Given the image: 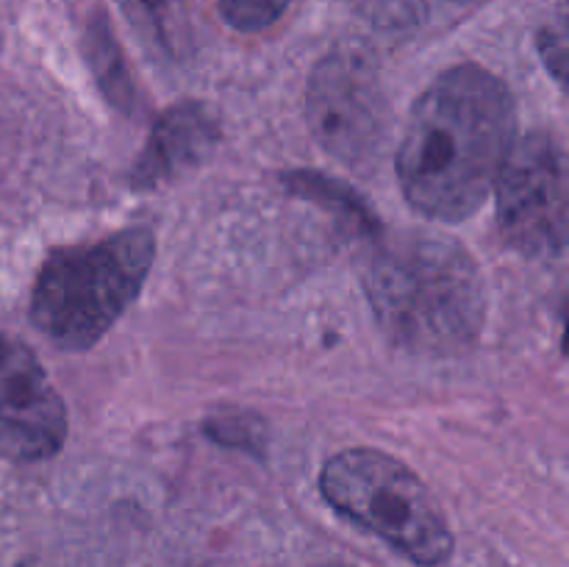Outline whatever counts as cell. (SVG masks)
I'll return each mask as SVG.
<instances>
[{"label":"cell","instance_id":"11","mask_svg":"<svg viewBox=\"0 0 569 567\" xmlns=\"http://www.w3.org/2000/svg\"><path fill=\"white\" fill-rule=\"evenodd\" d=\"M120 6L128 14V20H131L150 42H156L159 48H164L167 53H170L172 42H176L181 0H120Z\"/></svg>","mask_w":569,"mask_h":567},{"label":"cell","instance_id":"3","mask_svg":"<svg viewBox=\"0 0 569 567\" xmlns=\"http://www.w3.org/2000/svg\"><path fill=\"white\" fill-rule=\"evenodd\" d=\"M153 259L148 228L53 250L33 284V326L67 350L92 348L142 292Z\"/></svg>","mask_w":569,"mask_h":567},{"label":"cell","instance_id":"8","mask_svg":"<svg viewBox=\"0 0 569 567\" xmlns=\"http://www.w3.org/2000/svg\"><path fill=\"white\" fill-rule=\"evenodd\" d=\"M220 139L214 115L203 103H178L156 120L142 153L131 167L133 189H156L181 172L194 170Z\"/></svg>","mask_w":569,"mask_h":567},{"label":"cell","instance_id":"9","mask_svg":"<svg viewBox=\"0 0 569 567\" xmlns=\"http://www.w3.org/2000/svg\"><path fill=\"white\" fill-rule=\"evenodd\" d=\"M283 183H287L295 195H300V198L315 200V203L337 211L339 217H348L350 222H356V226L365 228V231H378V220L370 211V206H367L353 189L345 187L342 181L317 176L315 170H298L292 172V176L283 178Z\"/></svg>","mask_w":569,"mask_h":567},{"label":"cell","instance_id":"2","mask_svg":"<svg viewBox=\"0 0 569 567\" xmlns=\"http://www.w3.org/2000/svg\"><path fill=\"white\" fill-rule=\"evenodd\" d=\"M365 289L387 337L411 354H459L487 322L481 270L450 237L395 233L372 250Z\"/></svg>","mask_w":569,"mask_h":567},{"label":"cell","instance_id":"6","mask_svg":"<svg viewBox=\"0 0 569 567\" xmlns=\"http://www.w3.org/2000/svg\"><path fill=\"white\" fill-rule=\"evenodd\" d=\"M317 142L342 165H367L387 139L389 109L376 64L361 50H337L317 64L306 92Z\"/></svg>","mask_w":569,"mask_h":567},{"label":"cell","instance_id":"7","mask_svg":"<svg viewBox=\"0 0 569 567\" xmlns=\"http://www.w3.org/2000/svg\"><path fill=\"white\" fill-rule=\"evenodd\" d=\"M67 406L22 339L0 334V456L44 461L64 448Z\"/></svg>","mask_w":569,"mask_h":567},{"label":"cell","instance_id":"4","mask_svg":"<svg viewBox=\"0 0 569 567\" xmlns=\"http://www.w3.org/2000/svg\"><path fill=\"white\" fill-rule=\"evenodd\" d=\"M322 498L422 567L453 554V534L431 489L415 470L376 448L331 456L320 472Z\"/></svg>","mask_w":569,"mask_h":567},{"label":"cell","instance_id":"5","mask_svg":"<svg viewBox=\"0 0 569 567\" xmlns=\"http://www.w3.org/2000/svg\"><path fill=\"white\" fill-rule=\"evenodd\" d=\"M498 226L528 259H556L567 245V161L550 133L515 139L498 172Z\"/></svg>","mask_w":569,"mask_h":567},{"label":"cell","instance_id":"10","mask_svg":"<svg viewBox=\"0 0 569 567\" xmlns=\"http://www.w3.org/2000/svg\"><path fill=\"white\" fill-rule=\"evenodd\" d=\"M87 56L92 64L94 76H98L100 87H103L106 98L117 103L120 109H131L133 103V87L128 81V70L122 64L120 48H117L114 37L109 31V22L94 20L87 33Z\"/></svg>","mask_w":569,"mask_h":567},{"label":"cell","instance_id":"14","mask_svg":"<svg viewBox=\"0 0 569 567\" xmlns=\"http://www.w3.org/2000/svg\"><path fill=\"white\" fill-rule=\"evenodd\" d=\"M539 50H542L545 64L556 76V81H565V64H567V28L559 22L556 28L539 33Z\"/></svg>","mask_w":569,"mask_h":567},{"label":"cell","instance_id":"1","mask_svg":"<svg viewBox=\"0 0 569 567\" xmlns=\"http://www.w3.org/2000/svg\"><path fill=\"white\" fill-rule=\"evenodd\" d=\"M517 111L509 87L478 64H456L433 78L411 106L398 148L406 200L426 217L461 222L495 189L515 142Z\"/></svg>","mask_w":569,"mask_h":567},{"label":"cell","instance_id":"13","mask_svg":"<svg viewBox=\"0 0 569 567\" xmlns=\"http://www.w3.org/2000/svg\"><path fill=\"white\" fill-rule=\"evenodd\" d=\"M292 0H217L220 14L233 31L259 33L281 20Z\"/></svg>","mask_w":569,"mask_h":567},{"label":"cell","instance_id":"12","mask_svg":"<svg viewBox=\"0 0 569 567\" xmlns=\"http://www.w3.org/2000/svg\"><path fill=\"white\" fill-rule=\"evenodd\" d=\"M203 431L209 434L214 442L228 445V448L248 450V454L259 456L261 445L267 442L264 426L256 415H242V411H231V415H211L206 420Z\"/></svg>","mask_w":569,"mask_h":567}]
</instances>
